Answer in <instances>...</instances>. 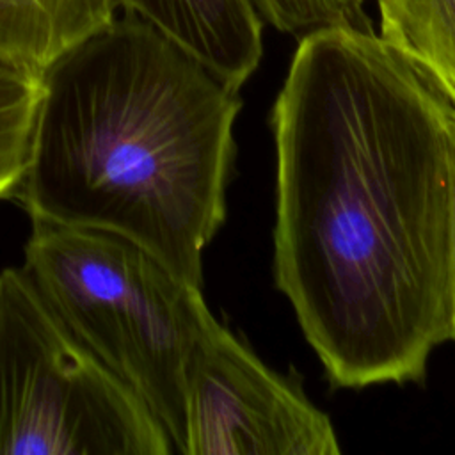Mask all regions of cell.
Wrapping results in <instances>:
<instances>
[{"label": "cell", "mask_w": 455, "mask_h": 455, "mask_svg": "<svg viewBox=\"0 0 455 455\" xmlns=\"http://www.w3.org/2000/svg\"><path fill=\"white\" fill-rule=\"evenodd\" d=\"M274 279L334 387L419 382L450 339L453 105L375 30L302 39L270 112Z\"/></svg>", "instance_id": "obj_1"}, {"label": "cell", "mask_w": 455, "mask_h": 455, "mask_svg": "<svg viewBox=\"0 0 455 455\" xmlns=\"http://www.w3.org/2000/svg\"><path fill=\"white\" fill-rule=\"evenodd\" d=\"M240 108L238 91L119 12L41 73L12 196L30 219L124 236L201 288L203 252L226 219Z\"/></svg>", "instance_id": "obj_2"}, {"label": "cell", "mask_w": 455, "mask_h": 455, "mask_svg": "<svg viewBox=\"0 0 455 455\" xmlns=\"http://www.w3.org/2000/svg\"><path fill=\"white\" fill-rule=\"evenodd\" d=\"M25 265L78 341L185 443L192 355L212 322L201 288L116 233L30 219Z\"/></svg>", "instance_id": "obj_3"}, {"label": "cell", "mask_w": 455, "mask_h": 455, "mask_svg": "<svg viewBox=\"0 0 455 455\" xmlns=\"http://www.w3.org/2000/svg\"><path fill=\"white\" fill-rule=\"evenodd\" d=\"M148 405L68 329L28 272H0V455H169Z\"/></svg>", "instance_id": "obj_4"}, {"label": "cell", "mask_w": 455, "mask_h": 455, "mask_svg": "<svg viewBox=\"0 0 455 455\" xmlns=\"http://www.w3.org/2000/svg\"><path fill=\"white\" fill-rule=\"evenodd\" d=\"M183 455H336L331 419L215 316L188 366Z\"/></svg>", "instance_id": "obj_5"}, {"label": "cell", "mask_w": 455, "mask_h": 455, "mask_svg": "<svg viewBox=\"0 0 455 455\" xmlns=\"http://www.w3.org/2000/svg\"><path fill=\"white\" fill-rule=\"evenodd\" d=\"M119 12L156 28L233 91L263 55V20L252 0H117Z\"/></svg>", "instance_id": "obj_6"}, {"label": "cell", "mask_w": 455, "mask_h": 455, "mask_svg": "<svg viewBox=\"0 0 455 455\" xmlns=\"http://www.w3.org/2000/svg\"><path fill=\"white\" fill-rule=\"evenodd\" d=\"M117 14V0H0V60L41 75Z\"/></svg>", "instance_id": "obj_7"}, {"label": "cell", "mask_w": 455, "mask_h": 455, "mask_svg": "<svg viewBox=\"0 0 455 455\" xmlns=\"http://www.w3.org/2000/svg\"><path fill=\"white\" fill-rule=\"evenodd\" d=\"M379 36L455 107V0H377Z\"/></svg>", "instance_id": "obj_8"}, {"label": "cell", "mask_w": 455, "mask_h": 455, "mask_svg": "<svg viewBox=\"0 0 455 455\" xmlns=\"http://www.w3.org/2000/svg\"><path fill=\"white\" fill-rule=\"evenodd\" d=\"M41 75L0 60V197H11L30 158Z\"/></svg>", "instance_id": "obj_9"}, {"label": "cell", "mask_w": 455, "mask_h": 455, "mask_svg": "<svg viewBox=\"0 0 455 455\" xmlns=\"http://www.w3.org/2000/svg\"><path fill=\"white\" fill-rule=\"evenodd\" d=\"M261 20L275 30L302 39L327 27L370 28L368 0H252Z\"/></svg>", "instance_id": "obj_10"}, {"label": "cell", "mask_w": 455, "mask_h": 455, "mask_svg": "<svg viewBox=\"0 0 455 455\" xmlns=\"http://www.w3.org/2000/svg\"><path fill=\"white\" fill-rule=\"evenodd\" d=\"M453 121H455V107H453ZM450 341H455V259H453V297H451V331Z\"/></svg>", "instance_id": "obj_11"}]
</instances>
